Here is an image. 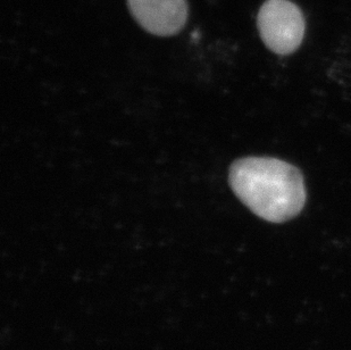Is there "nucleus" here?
Wrapping results in <instances>:
<instances>
[{
    "label": "nucleus",
    "instance_id": "obj_1",
    "mask_svg": "<svg viewBox=\"0 0 351 350\" xmlns=\"http://www.w3.org/2000/svg\"><path fill=\"white\" fill-rule=\"evenodd\" d=\"M229 183L235 196L265 221H288L305 206L307 195L302 173L280 159H238L230 167Z\"/></svg>",
    "mask_w": 351,
    "mask_h": 350
},
{
    "label": "nucleus",
    "instance_id": "obj_2",
    "mask_svg": "<svg viewBox=\"0 0 351 350\" xmlns=\"http://www.w3.org/2000/svg\"><path fill=\"white\" fill-rule=\"evenodd\" d=\"M257 25L264 43L278 55L293 53L305 34L302 10L288 0H267L263 3Z\"/></svg>",
    "mask_w": 351,
    "mask_h": 350
},
{
    "label": "nucleus",
    "instance_id": "obj_3",
    "mask_svg": "<svg viewBox=\"0 0 351 350\" xmlns=\"http://www.w3.org/2000/svg\"><path fill=\"white\" fill-rule=\"evenodd\" d=\"M134 20L158 36L179 34L188 20L186 0H128Z\"/></svg>",
    "mask_w": 351,
    "mask_h": 350
}]
</instances>
